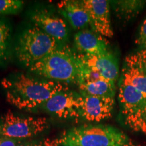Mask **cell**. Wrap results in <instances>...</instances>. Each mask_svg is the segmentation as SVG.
<instances>
[{"instance_id":"cell-1","label":"cell","mask_w":146,"mask_h":146,"mask_svg":"<svg viewBox=\"0 0 146 146\" xmlns=\"http://www.w3.org/2000/svg\"><path fill=\"white\" fill-rule=\"evenodd\" d=\"M1 85L6 100L19 110L31 111L43 106L60 91L68 90L66 84L47 79H36L21 74L4 78Z\"/></svg>"},{"instance_id":"cell-2","label":"cell","mask_w":146,"mask_h":146,"mask_svg":"<svg viewBox=\"0 0 146 146\" xmlns=\"http://www.w3.org/2000/svg\"><path fill=\"white\" fill-rule=\"evenodd\" d=\"M81 64L78 55L67 45L60 46L29 68L31 72L64 84L77 83Z\"/></svg>"},{"instance_id":"cell-3","label":"cell","mask_w":146,"mask_h":146,"mask_svg":"<svg viewBox=\"0 0 146 146\" xmlns=\"http://www.w3.org/2000/svg\"><path fill=\"white\" fill-rule=\"evenodd\" d=\"M63 146H136L125 133L106 125H83L64 133Z\"/></svg>"},{"instance_id":"cell-4","label":"cell","mask_w":146,"mask_h":146,"mask_svg":"<svg viewBox=\"0 0 146 146\" xmlns=\"http://www.w3.org/2000/svg\"><path fill=\"white\" fill-rule=\"evenodd\" d=\"M118 101L124 125L133 132L146 135V98L122 73L118 83Z\"/></svg>"},{"instance_id":"cell-5","label":"cell","mask_w":146,"mask_h":146,"mask_svg":"<svg viewBox=\"0 0 146 146\" xmlns=\"http://www.w3.org/2000/svg\"><path fill=\"white\" fill-rule=\"evenodd\" d=\"M60 46L58 41L34 26L21 34L16 45L15 53L19 62L30 68Z\"/></svg>"},{"instance_id":"cell-6","label":"cell","mask_w":146,"mask_h":146,"mask_svg":"<svg viewBox=\"0 0 146 146\" xmlns=\"http://www.w3.org/2000/svg\"><path fill=\"white\" fill-rule=\"evenodd\" d=\"M49 127L44 117H21L8 110L0 118V135L18 140L37 136Z\"/></svg>"},{"instance_id":"cell-7","label":"cell","mask_w":146,"mask_h":146,"mask_svg":"<svg viewBox=\"0 0 146 146\" xmlns=\"http://www.w3.org/2000/svg\"><path fill=\"white\" fill-rule=\"evenodd\" d=\"M80 117L87 122L100 123L112 116L115 106L114 98L79 94Z\"/></svg>"},{"instance_id":"cell-8","label":"cell","mask_w":146,"mask_h":146,"mask_svg":"<svg viewBox=\"0 0 146 146\" xmlns=\"http://www.w3.org/2000/svg\"><path fill=\"white\" fill-rule=\"evenodd\" d=\"M42 106L51 114L61 119L81 118L79 94L68 89L55 94Z\"/></svg>"},{"instance_id":"cell-9","label":"cell","mask_w":146,"mask_h":146,"mask_svg":"<svg viewBox=\"0 0 146 146\" xmlns=\"http://www.w3.org/2000/svg\"><path fill=\"white\" fill-rule=\"evenodd\" d=\"M82 4L89 17L91 30L104 37L112 38L114 35L110 21L109 1L106 0H83Z\"/></svg>"},{"instance_id":"cell-10","label":"cell","mask_w":146,"mask_h":146,"mask_svg":"<svg viewBox=\"0 0 146 146\" xmlns=\"http://www.w3.org/2000/svg\"><path fill=\"white\" fill-rule=\"evenodd\" d=\"M78 54L83 65L98 74L107 81L116 84L119 68L116 58L110 52L95 55Z\"/></svg>"},{"instance_id":"cell-11","label":"cell","mask_w":146,"mask_h":146,"mask_svg":"<svg viewBox=\"0 0 146 146\" xmlns=\"http://www.w3.org/2000/svg\"><path fill=\"white\" fill-rule=\"evenodd\" d=\"M121 73L146 98V50H139L127 56Z\"/></svg>"},{"instance_id":"cell-12","label":"cell","mask_w":146,"mask_h":146,"mask_svg":"<svg viewBox=\"0 0 146 146\" xmlns=\"http://www.w3.org/2000/svg\"><path fill=\"white\" fill-rule=\"evenodd\" d=\"M31 21L35 26L59 43L68 38V27L66 22L46 10H36L31 15Z\"/></svg>"},{"instance_id":"cell-13","label":"cell","mask_w":146,"mask_h":146,"mask_svg":"<svg viewBox=\"0 0 146 146\" xmlns=\"http://www.w3.org/2000/svg\"><path fill=\"white\" fill-rule=\"evenodd\" d=\"M74 45L78 54L95 55L108 52V42L92 30L85 29L74 35Z\"/></svg>"},{"instance_id":"cell-14","label":"cell","mask_w":146,"mask_h":146,"mask_svg":"<svg viewBox=\"0 0 146 146\" xmlns=\"http://www.w3.org/2000/svg\"><path fill=\"white\" fill-rule=\"evenodd\" d=\"M60 12L76 30H83L89 25V17L81 1H62L57 5Z\"/></svg>"},{"instance_id":"cell-15","label":"cell","mask_w":146,"mask_h":146,"mask_svg":"<svg viewBox=\"0 0 146 146\" xmlns=\"http://www.w3.org/2000/svg\"><path fill=\"white\" fill-rule=\"evenodd\" d=\"M77 85L81 93L91 96L114 98L116 94V84L102 77L79 82Z\"/></svg>"},{"instance_id":"cell-16","label":"cell","mask_w":146,"mask_h":146,"mask_svg":"<svg viewBox=\"0 0 146 146\" xmlns=\"http://www.w3.org/2000/svg\"><path fill=\"white\" fill-rule=\"evenodd\" d=\"M113 3L116 15L124 21H129L135 18L146 5L145 0H121Z\"/></svg>"},{"instance_id":"cell-17","label":"cell","mask_w":146,"mask_h":146,"mask_svg":"<svg viewBox=\"0 0 146 146\" xmlns=\"http://www.w3.org/2000/svg\"><path fill=\"white\" fill-rule=\"evenodd\" d=\"M10 32L8 24L0 19V64L5 62L8 58Z\"/></svg>"},{"instance_id":"cell-18","label":"cell","mask_w":146,"mask_h":146,"mask_svg":"<svg viewBox=\"0 0 146 146\" xmlns=\"http://www.w3.org/2000/svg\"><path fill=\"white\" fill-rule=\"evenodd\" d=\"M23 4L24 1L19 0H0V15L17 13Z\"/></svg>"},{"instance_id":"cell-19","label":"cell","mask_w":146,"mask_h":146,"mask_svg":"<svg viewBox=\"0 0 146 146\" xmlns=\"http://www.w3.org/2000/svg\"><path fill=\"white\" fill-rule=\"evenodd\" d=\"M135 43L140 50H146V18L141 23Z\"/></svg>"},{"instance_id":"cell-20","label":"cell","mask_w":146,"mask_h":146,"mask_svg":"<svg viewBox=\"0 0 146 146\" xmlns=\"http://www.w3.org/2000/svg\"><path fill=\"white\" fill-rule=\"evenodd\" d=\"M61 145V140L59 139H45L41 141H30L28 143H21L17 146H59Z\"/></svg>"},{"instance_id":"cell-21","label":"cell","mask_w":146,"mask_h":146,"mask_svg":"<svg viewBox=\"0 0 146 146\" xmlns=\"http://www.w3.org/2000/svg\"><path fill=\"white\" fill-rule=\"evenodd\" d=\"M21 141L12 139L0 135V146H17L21 143Z\"/></svg>"}]
</instances>
